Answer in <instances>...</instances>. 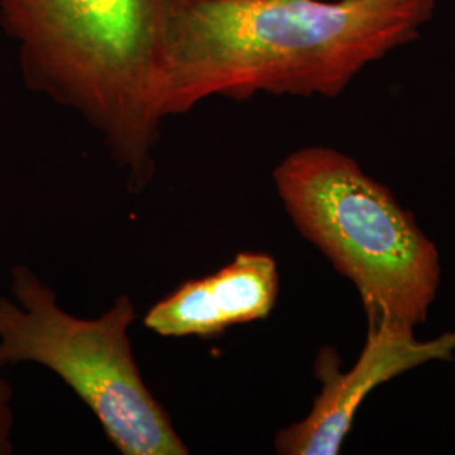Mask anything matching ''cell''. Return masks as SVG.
<instances>
[{"label": "cell", "mask_w": 455, "mask_h": 455, "mask_svg": "<svg viewBox=\"0 0 455 455\" xmlns=\"http://www.w3.org/2000/svg\"><path fill=\"white\" fill-rule=\"evenodd\" d=\"M439 0H172L164 118L212 97L336 98L417 41Z\"/></svg>", "instance_id": "cell-1"}, {"label": "cell", "mask_w": 455, "mask_h": 455, "mask_svg": "<svg viewBox=\"0 0 455 455\" xmlns=\"http://www.w3.org/2000/svg\"><path fill=\"white\" fill-rule=\"evenodd\" d=\"M274 182L300 235L358 289L368 324L425 323L439 289V251L387 186L321 146L291 152Z\"/></svg>", "instance_id": "cell-3"}, {"label": "cell", "mask_w": 455, "mask_h": 455, "mask_svg": "<svg viewBox=\"0 0 455 455\" xmlns=\"http://www.w3.org/2000/svg\"><path fill=\"white\" fill-rule=\"evenodd\" d=\"M413 331L415 327L393 323L368 324V339L349 371H342L334 349H321L315 359V376L321 391L306 419L276 434V452L339 454L361 403L371 391L423 363L452 358L455 332L423 342L415 338Z\"/></svg>", "instance_id": "cell-5"}, {"label": "cell", "mask_w": 455, "mask_h": 455, "mask_svg": "<svg viewBox=\"0 0 455 455\" xmlns=\"http://www.w3.org/2000/svg\"><path fill=\"white\" fill-rule=\"evenodd\" d=\"M172 0H0L24 83L82 115L135 188L161 139Z\"/></svg>", "instance_id": "cell-2"}, {"label": "cell", "mask_w": 455, "mask_h": 455, "mask_svg": "<svg viewBox=\"0 0 455 455\" xmlns=\"http://www.w3.org/2000/svg\"><path fill=\"white\" fill-rule=\"evenodd\" d=\"M278 291L275 259L242 251L220 270L167 293L147 310L144 325L161 338H214L229 327L267 319Z\"/></svg>", "instance_id": "cell-6"}, {"label": "cell", "mask_w": 455, "mask_h": 455, "mask_svg": "<svg viewBox=\"0 0 455 455\" xmlns=\"http://www.w3.org/2000/svg\"><path fill=\"white\" fill-rule=\"evenodd\" d=\"M14 390L11 383L0 376V455L14 452Z\"/></svg>", "instance_id": "cell-7"}, {"label": "cell", "mask_w": 455, "mask_h": 455, "mask_svg": "<svg viewBox=\"0 0 455 455\" xmlns=\"http://www.w3.org/2000/svg\"><path fill=\"white\" fill-rule=\"evenodd\" d=\"M137 319L129 295L93 319L63 309L58 295L26 265L0 297V368L37 364L56 374L95 415L124 455H188L169 411L147 387L132 347Z\"/></svg>", "instance_id": "cell-4"}]
</instances>
